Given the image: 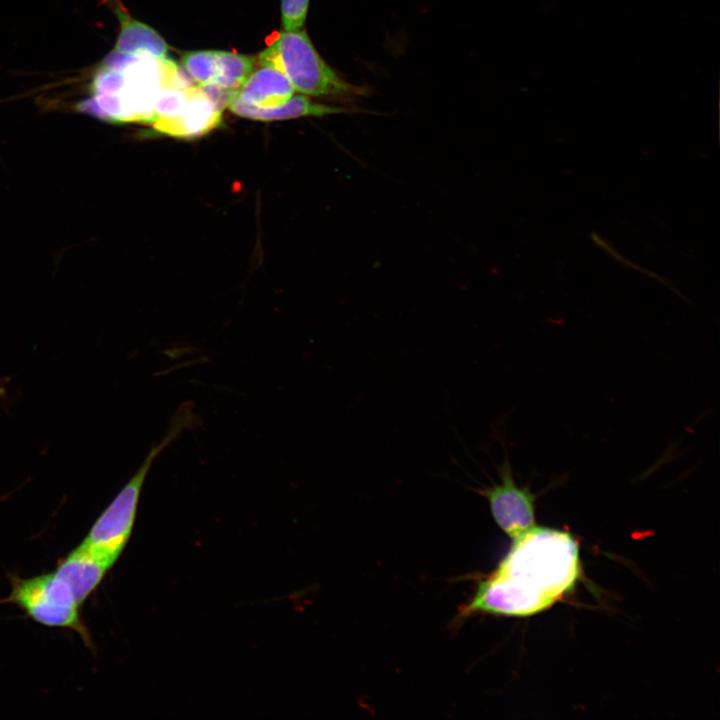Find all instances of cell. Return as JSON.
Wrapping results in <instances>:
<instances>
[{
	"instance_id": "cell-1",
	"label": "cell",
	"mask_w": 720,
	"mask_h": 720,
	"mask_svg": "<svg viewBox=\"0 0 720 720\" xmlns=\"http://www.w3.org/2000/svg\"><path fill=\"white\" fill-rule=\"evenodd\" d=\"M578 544L567 531L533 526L513 538L498 567L481 580L461 617L476 613L524 617L570 592L579 577Z\"/></svg>"
},
{
	"instance_id": "cell-2",
	"label": "cell",
	"mask_w": 720,
	"mask_h": 720,
	"mask_svg": "<svg viewBox=\"0 0 720 720\" xmlns=\"http://www.w3.org/2000/svg\"><path fill=\"white\" fill-rule=\"evenodd\" d=\"M182 76L168 57L159 59L113 49L94 69L86 97L76 107L110 123L152 124L159 90L177 85Z\"/></svg>"
},
{
	"instance_id": "cell-3",
	"label": "cell",
	"mask_w": 720,
	"mask_h": 720,
	"mask_svg": "<svg viewBox=\"0 0 720 720\" xmlns=\"http://www.w3.org/2000/svg\"><path fill=\"white\" fill-rule=\"evenodd\" d=\"M199 421L191 403H182L171 418L161 441L151 447L139 468L92 525L82 544L110 567L117 561L131 536L140 495L154 460L183 431L197 426Z\"/></svg>"
},
{
	"instance_id": "cell-4",
	"label": "cell",
	"mask_w": 720,
	"mask_h": 720,
	"mask_svg": "<svg viewBox=\"0 0 720 720\" xmlns=\"http://www.w3.org/2000/svg\"><path fill=\"white\" fill-rule=\"evenodd\" d=\"M260 65L283 72L294 89L311 96L351 97L360 87L342 78L326 64L305 30L285 31L258 57Z\"/></svg>"
},
{
	"instance_id": "cell-5",
	"label": "cell",
	"mask_w": 720,
	"mask_h": 720,
	"mask_svg": "<svg viewBox=\"0 0 720 720\" xmlns=\"http://www.w3.org/2000/svg\"><path fill=\"white\" fill-rule=\"evenodd\" d=\"M6 601L17 605L42 625L72 629L87 644L90 641L80 618L79 605L54 572L26 579L12 578Z\"/></svg>"
},
{
	"instance_id": "cell-6",
	"label": "cell",
	"mask_w": 720,
	"mask_h": 720,
	"mask_svg": "<svg viewBox=\"0 0 720 720\" xmlns=\"http://www.w3.org/2000/svg\"><path fill=\"white\" fill-rule=\"evenodd\" d=\"M496 470L499 481L476 492L488 501L498 527L513 539L535 526L536 495L529 486L517 485L508 458Z\"/></svg>"
},
{
	"instance_id": "cell-7",
	"label": "cell",
	"mask_w": 720,
	"mask_h": 720,
	"mask_svg": "<svg viewBox=\"0 0 720 720\" xmlns=\"http://www.w3.org/2000/svg\"><path fill=\"white\" fill-rule=\"evenodd\" d=\"M188 99L176 116L157 118L151 125L161 134L179 138H193L207 134L222 121L219 109L199 86L187 90Z\"/></svg>"
},
{
	"instance_id": "cell-8",
	"label": "cell",
	"mask_w": 720,
	"mask_h": 720,
	"mask_svg": "<svg viewBox=\"0 0 720 720\" xmlns=\"http://www.w3.org/2000/svg\"><path fill=\"white\" fill-rule=\"evenodd\" d=\"M110 568L81 543L58 563L54 573L80 606L99 586Z\"/></svg>"
},
{
	"instance_id": "cell-9",
	"label": "cell",
	"mask_w": 720,
	"mask_h": 720,
	"mask_svg": "<svg viewBox=\"0 0 720 720\" xmlns=\"http://www.w3.org/2000/svg\"><path fill=\"white\" fill-rule=\"evenodd\" d=\"M294 91L283 72L268 65H260V68L251 72L236 97L252 106L274 108L287 102Z\"/></svg>"
},
{
	"instance_id": "cell-10",
	"label": "cell",
	"mask_w": 720,
	"mask_h": 720,
	"mask_svg": "<svg viewBox=\"0 0 720 720\" xmlns=\"http://www.w3.org/2000/svg\"><path fill=\"white\" fill-rule=\"evenodd\" d=\"M227 107L238 116L260 121L285 120L307 116L323 117L351 112L350 109L345 107L313 103L306 96L300 95L292 96L287 102L274 108L252 106L242 102L235 96Z\"/></svg>"
},
{
	"instance_id": "cell-11",
	"label": "cell",
	"mask_w": 720,
	"mask_h": 720,
	"mask_svg": "<svg viewBox=\"0 0 720 720\" xmlns=\"http://www.w3.org/2000/svg\"><path fill=\"white\" fill-rule=\"evenodd\" d=\"M113 9L120 21V33L114 49L159 59L168 57V45L157 31L132 18L119 1L113 5Z\"/></svg>"
},
{
	"instance_id": "cell-12",
	"label": "cell",
	"mask_w": 720,
	"mask_h": 720,
	"mask_svg": "<svg viewBox=\"0 0 720 720\" xmlns=\"http://www.w3.org/2000/svg\"><path fill=\"white\" fill-rule=\"evenodd\" d=\"M255 58L234 52L217 51V75L213 82L220 88L238 91L254 70Z\"/></svg>"
},
{
	"instance_id": "cell-13",
	"label": "cell",
	"mask_w": 720,
	"mask_h": 720,
	"mask_svg": "<svg viewBox=\"0 0 720 720\" xmlns=\"http://www.w3.org/2000/svg\"><path fill=\"white\" fill-rule=\"evenodd\" d=\"M183 67L199 86L213 84L217 75V50L185 52L181 56Z\"/></svg>"
},
{
	"instance_id": "cell-14",
	"label": "cell",
	"mask_w": 720,
	"mask_h": 720,
	"mask_svg": "<svg viewBox=\"0 0 720 720\" xmlns=\"http://www.w3.org/2000/svg\"><path fill=\"white\" fill-rule=\"evenodd\" d=\"M188 89L189 88L184 89L175 86H163L159 90L154 103L156 119L169 118L178 115L183 110L187 102Z\"/></svg>"
},
{
	"instance_id": "cell-15",
	"label": "cell",
	"mask_w": 720,
	"mask_h": 720,
	"mask_svg": "<svg viewBox=\"0 0 720 720\" xmlns=\"http://www.w3.org/2000/svg\"><path fill=\"white\" fill-rule=\"evenodd\" d=\"M309 0H281V20L285 31L300 30L306 20Z\"/></svg>"
}]
</instances>
